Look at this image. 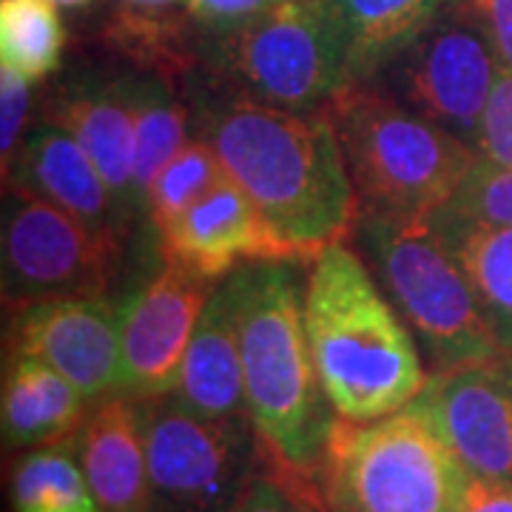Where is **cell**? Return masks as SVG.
I'll use <instances>...</instances> for the list:
<instances>
[{
	"label": "cell",
	"instance_id": "cell-4",
	"mask_svg": "<svg viewBox=\"0 0 512 512\" xmlns=\"http://www.w3.org/2000/svg\"><path fill=\"white\" fill-rule=\"evenodd\" d=\"M316 481L328 512H458L470 473L419 396L384 419L333 421Z\"/></svg>",
	"mask_w": 512,
	"mask_h": 512
},
{
	"label": "cell",
	"instance_id": "cell-22",
	"mask_svg": "<svg viewBox=\"0 0 512 512\" xmlns=\"http://www.w3.org/2000/svg\"><path fill=\"white\" fill-rule=\"evenodd\" d=\"M433 228L456 254L501 348H512V228L464 220L441 208Z\"/></svg>",
	"mask_w": 512,
	"mask_h": 512
},
{
	"label": "cell",
	"instance_id": "cell-7",
	"mask_svg": "<svg viewBox=\"0 0 512 512\" xmlns=\"http://www.w3.org/2000/svg\"><path fill=\"white\" fill-rule=\"evenodd\" d=\"M200 72L208 89L302 114L328 109L350 86L325 0H282L234 29H202Z\"/></svg>",
	"mask_w": 512,
	"mask_h": 512
},
{
	"label": "cell",
	"instance_id": "cell-13",
	"mask_svg": "<svg viewBox=\"0 0 512 512\" xmlns=\"http://www.w3.org/2000/svg\"><path fill=\"white\" fill-rule=\"evenodd\" d=\"M421 396L470 476L512 484V348L433 373Z\"/></svg>",
	"mask_w": 512,
	"mask_h": 512
},
{
	"label": "cell",
	"instance_id": "cell-21",
	"mask_svg": "<svg viewBox=\"0 0 512 512\" xmlns=\"http://www.w3.org/2000/svg\"><path fill=\"white\" fill-rule=\"evenodd\" d=\"M103 43L134 72L160 74L168 83L197 77L202 66V26L171 9H117L103 26Z\"/></svg>",
	"mask_w": 512,
	"mask_h": 512
},
{
	"label": "cell",
	"instance_id": "cell-30",
	"mask_svg": "<svg viewBox=\"0 0 512 512\" xmlns=\"http://www.w3.org/2000/svg\"><path fill=\"white\" fill-rule=\"evenodd\" d=\"M476 151L484 160L512 168V72L504 66L498 72L493 94L481 117Z\"/></svg>",
	"mask_w": 512,
	"mask_h": 512
},
{
	"label": "cell",
	"instance_id": "cell-26",
	"mask_svg": "<svg viewBox=\"0 0 512 512\" xmlns=\"http://www.w3.org/2000/svg\"><path fill=\"white\" fill-rule=\"evenodd\" d=\"M225 177L228 174L214 148L202 137L188 140L148 188L146 220L151 222L154 234H163L168 225L180 220L191 205H197Z\"/></svg>",
	"mask_w": 512,
	"mask_h": 512
},
{
	"label": "cell",
	"instance_id": "cell-25",
	"mask_svg": "<svg viewBox=\"0 0 512 512\" xmlns=\"http://www.w3.org/2000/svg\"><path fill=\"white\" fill-rule=\"evenodd\" d=\"M66 52V26L55 0H0V66L40 83Z\"/></svg>",
	"mask_w": 512,
	"mask_h": 512
},
{
	"label": "cell",
	"instance_id": "cell-19",
	"mask_svg": "<svg viewBox=\"0 0 512 512\" xmlns=\"http://www.w3.org/2000/svg\"><path fill=\"white\" fill-rule=\"evenodd\" d=\"M92 402L55 367L26 353H9L3 376V444L9 450L74 441Z\"/></svg>",
	"mask_w": 512,
	"mask_h": 512
},
{
	"label": "cell",
	"instance_id": "cell-11",
	"mask_svg": "<svg viewBox=\"0 0 512 512\" xmlns=\"http://www.w3.org/2000/svg\"><path fill=\"white\" fill-rule=\"evenodd\" d=\"M220 282L165 265L120 308V393L157 399L174 393L185 350Z\"/></svg>",
	"mask_w": 512,
	"mask_h": 512
},
{
	"label": "cell",
	"instance_id": "cell-34",
	"mask_svg": "<svg viewBox=\"0 0 512 512\" xmlns=\"http://www.w3.org/2000/svg\"><path fill=\"white\" fill-rule=\"evenodd\" d=\"M120 3H128V6H143V9H174L185 0H120Z\"/></svg>",
	"mask_w": 512,
	"mask_h": 512
},
{
	"label": "cell",
	"instance_id": "cell-32",
	"mask_svg": "<svg viewBox=\"0 0 512 512\" xmlns=\"http://www.w3.org/2000/svg\"><path fill=\"white\" fill-rule=\"evenodd\" d=\"M493 40L501 66L512 72V0H467Z\"/></svg>",
	"mask_w": 512,
	"mask_h": 512
},
{
	"label": "cell",
	"instance_id": "cell-8",
	"mask_svg": "<svg viewBox=\"0 0 512 512\" xmlns=\"http://www.w3.org/2000/svg\"><path fill=\"white\" fill-rule=\"evenodd\" d=\"M140 413L151 512H234L265 458L251 419H208L171 393Z\"/></svg>",
	"mask_w": 512,
	"mask_h": 512
},
{
	"label": "cell",
	"instance_id": "cell-27",
	"mask_svg": "<svg viewBox=\"0 0 512 512\" xmlns=\"http://www.w3.org/2000/svg\"><path fill=\"white\" fill-rule=\"evenodd\" d=\"M234 512H328V507L316 478L291 473L265 456Z\"/></svg>",
	"mask_w": 512,
	"mask_h": 512
},
{
	"label": "cell",
	"instance_id": "cell-31",
	"mask_svg": "<svg viewBox=\"0 0 512 512\" xmlns=\"http://www.w3.org/2000/svg\"><path fill=\"white\" fill-rule=\"evenodd\" d=\"M276 3L282 0H185V12L197 20L205 32H225L274 9Z\"/></svg>",
	"mask_w": 512,
	"mask_h": 512
},
{
	"label": "cell",
	"instance_id": "cell-10",
	"mask_svg": "<svg viewBox=\"0 0 512 512\" xmlns=\"http://www.w3.org/2000/svg\"><path fill=\"white\" fill-rule=\"evenodd\" d=\"M123 242L94 231L52 202L20 188L3 200V299L26 308L60 296L106 293Z\"/></svg>",
	"mask_w": 512,
	"mask_h": 512
},
{
	"label": "cell",
	"instance_id": "cell-17",
	"mask_svg": "<svg viewBox=\"0 0 512 512\" xmlns=\"http://www.w3.org/2000/svg\"><path fill=\"white\" fill-rule=\"evenodd\" d=\"M74 453L103 512H151L140 402L126 393L92 404Z\"/></svg>",
	"mask_w": 512,
	"mask_h": 512
},
{
	"label": "cell",
	"instance_id": "cell-1",
	"mask_svg": "<svg viewBox=\"0 0 512 512\" xmlns=\"http://www.w3.org/2000/svg\"><path fill=\"white\" fill-rule=\"evenodd\" d=\"M197 97L200 137L293 254L311 262L353 237L362 200L328 109L302 114L217 89Z\"/></svg>",
	"mask_w": 512,
	"mask_h": 512
},
{
	"label": "cell",
	"instance_id": "cell-3",
	"mask_svg": "<svg viewBox=\"0 0 512 512\" xmlns=\"http://www.w3.org/2000/svg\"><path fill=\"white\" fill-rule=\"evenodd\" d=\"M237 299L245 402L265 456L319 476L336 413L322 390L293 262H251L228 276Z\"/></svg>",
	"mask_w": 512,
	"mask_h": 512
},
{
	"label": "cell",
	"instance_id": "cell-33",
	"mask_svg": "<svg viewBox=\"0 0 512 512\" xmlns=\"http://www.w3.org/2000/svg\"><path fill=\"white\" fill-rule=\"evenodd\" d=\"M458 512H512V484L470 476Z\"/></svg>",
	"mask_w": 512,
	"mask_h": 512
},
{
	"label": "cell",
	"instance_id": "cell-23",
	"mask_svg": "<svg viewBox=\"0 0 512 512\" xmlns=\"http://www.w3.org/2000/svg\"><path fill=\"white\" fill-rule=\"evenodd\" d=\"M160 74L134 72V200L146 214V194L165 163L188 143L191 109Z\"/></svg>",
	"mask_w": 512,
	"mask_h": 512
},
{
	"label": "cell",
	"instance_id": "cell-5",
	"mask_svg": "<svg viewBox=\"0 0 512 512\" xmlns=\"http://www.w3.org/2000/svg\"><path fill=\"white\" fill-rule=\"evenodd\" d=\"M362 208L427 220L453 200L478 151L379 83H350L328 103Z\"/></svg>",
	"mask_w": 512,
	"mask_h": 512
},
{
	"label": "cell",
	"instance_id": "cell-14",
	"mask_svg": "<svg viewBox=\"0 0 512 512\" xmlns=\"http://www.w3.org/2000/svg\"><path fill=\"white\" fill-rule=\"evenodd\" d=\"M157 245L165 265H180L211 282H222L251 262H299L251 197L228 177L157 234Z\"/></svg>",
	"mask_w": 512,
	"mask_h": 512
},
{
	"label": "cell",
	"instance_id": "cell-12",
	"mask_svg": "<svg viewBox=\"0 0 512 512\" xmlns=\"http://www.w3.org/2000/svg\"><path fill=\"white\" fill-rule=\"evenodd\" d=\"M9 353L35 356L92 404L120 393V308L106 293L60 296L15 311Z\"/></svg>",
	"mask_w": 512,
	"mask_h": 512
},
{
	"label": "cell",
	"instance_id": "cell-29",
	"mask_svg": "<svg viewBox=\"0 0 512 512\" xmlns=\"http://www.w3.org/2000/svg\"><path fill=\"white\" fill-rule=\"evenodd\" d=\"M32 80L23 74L0 66V160L3 174L18 154L20 143L29 131V111H32Z\"/></svg>",
	"mask_w": 512,
	"mask_h": 512
},
{
	"label": "cell",
	"instance_id": "cell-2",
	"mask_svg": "<svg viewBox=\"0 0 512 512\" xmlns=\"http://www.w3.org/2000/svg\"><path fill=\"white\" fill-rule=\"evenodd\" d=\"M308 265L305 328L336 419L376 421L416 402L430 370L365 256L333 242Z\"/></svg>",
	"mask_w": 512,
	"mask_h": 512
},
{
	"label": "cell",
	"instance_id": "cell-6",
	"mask_svg": "<svg viewBox=\"0 0 512 512\" xmlns=\"http://www.w3.org/2000/svg\"><path fill=\"white\" fill-rule=\"evenodd\" d=\"M353 237L370 274L416 336L430 376L501 350L470 279L430 217L362 208Z\"/></svg>",
	"mask_w": 512,
	"mask_h": 512
},
{
	"label": "cell",
	"instance_id": "cell-24",
	"mask_svg": "<svg viewBox=\"0 0 512 512\" xmlns=\"http://www.w3.org/2000/svg\"><path fill=\"white\" fill-rule=\"evenodd\" d=\"M15 512H103L74 453V441L32 447L12 470Z\"/></svg>",
	"mask_w": 512,
	"mask_h": 512
},
{
	"label": "cell",
	"instance_id": "cell-9",
	"mask_svg": "<svg viewBox=\"0 0 512 512\" xmlns=\"http://www.w3.org/2000/svg\"><path fill=\"white\" fill-rule=\"evenodd\" d=\"M501 72L493 40L467 0L447 6L373 83L476 148Z\"/></svg>",
	"mask_w": 512,
	"mask_h": 512
},
{
	"label": "cell",
	"instance_id": "cell-28",
	"mask_svg": "<svg viewBox=\"0 0 512 512\" xmlns=\"http://www.w3.org/2000/svg\"><path fill=\"white\" fill-rule=\"evenodd\" d=\"M444 208L464 220L512 228V168L478 157Z\"/></svg>",
	"mask_w": 512,
	"mask_h": 512
},
{
	"label": "cell",
	"instance_id": "cell-35",
	"mask_svg": "<svg viewBox=\"0 0 512 512\" xmlns=\"http://www.w3.org/2000/svg\"><path fill=\"white\" fill-rule=\"evenodd\" d=\"M57 6H69V9H77V6H89L92 0H55Z\"/></svg>",
	"mask_w": 512,
	"mask_h": 512
},
{
	"label": "cell",
	"instance_id": "cell-16",
	"mask_svg": "<svg viewBox=\"0 0 512 512\" xmlns=\"http://www.w3.org/2000/svg\"><path fill=\"white\" fill-rule=\"evenodd\" d=\"M3 185L52 202L106 237L120 242L128 237V225L92 157L74 140L69 128L49 120L46 114H40V120L26 131L15 160L3 174Z\"/></svg>",
	"mask_w": 512,
	"mask_h": 512
},
{
	"label": "cell",
	"instance_id": "cell-20",
	"mask_svg": "<svg viewBox=\"0 0 512 512\" xmlns=\"http://www.w3.org/2000/svg\"><path fill=\"white\" fill-rule=\"evenodd\" d=\"M458 0H325L350 83H370Z\"/></svg>",
	"mask_w": 512,
	"mask_h": 512
},
{
	"label": "cell",
	"instance_id": "cell-18",
	"mask_svg": "<svg viewBox=\"0 0 512 512\" xmlns=\"http://www.w3.org/2000/svg\"><path fill=\"white\" fill-rule=\"evenodd\" d=\"M171 396L183 407L208 419L248 416L237 299L228 276L214 288L202 311Z\"/></svg>",
	"mask_w": 512,
	"mask_h": 512
},
{
	"label": "cell",
	"instance_id": "cell-15",
	"mask_svg": "<svg viewBox=\"0 0 512 512\" xmlns=\"http://www.w3.org/2000/svg\"><path fill=\"white\" fill-rule=\"evenodd\" d=\"M43 114L86 148L126 225L140 217L134 200V69L77 72L49 94Z\"/></svg>",
	"mask_w": 512,
	"mask_h": 512
}]
</instances>
